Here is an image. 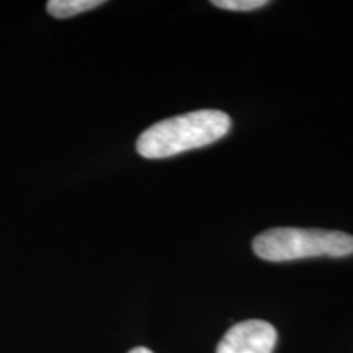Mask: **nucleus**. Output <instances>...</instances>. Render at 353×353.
<instances>
[{"label": "nucleus", "mask_w": 353, "mask_h": 353, "mask_svg": "<svg viewBox=\"0 0 353 353\" xmlns=\"http://www.w3.org/2000/svg\"><path fill=\"white\" fill-rule=\"evenodd\" d=\"M103 6L101 0H51L48 2V13L54 19H70L79 13L94 10V8Z\"/></svg>", "instance_id": "20e7f679"}, {"label": "nucleus", "mask_w": 353, "mask_h": 353, "mask_svg": "<svg viewBox=\"0 0 353 353\" xmlns=\"http://www.w3.org/2000/svg\"><path fill=\"white\" fill-rule=\"evenodd\" d=\"M128 353H154V352H151V350H149V348H145V347H136V348H132V350H130Z\"/></svg>", "instance_id": "423d86ee"}, {"label": "nucleus", "mask_w": 353, "mask_h": 353, "mask_svg": "<svg viewBox=\"0 0 353 353\" xmlns=\"http://www.w3.org/2000/svg\"><path fill=\"white\" fill-rule=\"evenodd\" d=\"M276 339V329L270 322L242 321L224 334L216 353H273Z\"/></svg>", "instance_id": "7ed1b4c3"}, {"label": "nucleus", "mask_w": 353, "mask_h": 353, "mask_svg": "<svg viewBox=\"0 0 353 353\" xmlns=\"http://www.w3.org/2000/svg\"><path fill=\"white\" fill-rule=\"evenodd\" d=\"M252 249L268 262H290L312 257H347L353 254V236L342 231L275 228L259 234Z\"/></svg>", "instance_id": "f03ea898"}, {"label": "nucleus", "mask_w": 353, "mask_h": 353, "mask_svg": "<svg viewBox=\"0 0 353 353\" xmlns=\"http://www.w3.org/2000/svg\"><path fill=\"white\" fill-rule=\"evenodd\" d=\"M267 0H214L213 6L234 12H250L267 6Z\"/></svg>", "instance_id": "39448f33"}, {"label": "nucleus", "mask_w": 353, "mask_h": 353, "mask_svg": "<svg viewBox=\"0 0 353 353\" xmlns=\"http://www.w3.org/2000/svg\"><path fill=\"white\" fill-rule=\"evenodd\" d=\"M231 130V118L219 110H196L162 120L139 136L136 149L145 159H165L205 148Z\"/></svg>", "instance_id": "f257e3e1"}]
</instances>
